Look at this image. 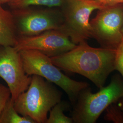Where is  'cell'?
Wrapping results in <instances>:
<instances>
[{
    "label": "cell",
    "mask_w": 123,
    "mask_h": 123,
    "mask_svg": "<svg viewBox=\"0 0 123 123\" xmlns=\"http://www.w3.org/2000/svg\"><path fill=\"white\" fill-rule=\"evenodd\" d=\"M115 53L116 49L93 48L84 41L70 51L50 58L59 68L81 75L100 89L115 70Z\"/></svg>",
    "instance_id": "1"
},
{
    "label": "cell",
    "mask_w": 123,
    "mask_h": 123,
    "mask_svg": "<svg viewBox=\"0 0 123 123\" xmlns=\"http://www.w3.org/2000/svg\"><path fill=\"white\" fill-rule=\"evenodd\" d=\"M62 96L54 84L32 75L28 88L14 101V105L20 115L29 117L36 123H46L48 113L61 100Z\"/></svg>",
    "instance_id": "2"
},
{
    "label": "cell",
    "mask_w": 123,
    "mask_h": 123,
    "mask_svg": "<svg viewBox=\"0 0 123 123\" xmlns=\"http://www.w3.org/2000/svg\"><path fill=\"white\" fill-rule=\"evenodd\" d=\"M123 98V81L115 75L110 84L92 93L89 87L80 93L71 113L74 123H95L109 106Z\"/></svg>",
    "instance_id": "3"
},
{
    "label": "cell",
    "mask_w": 123,
    "mask_h": 123,
    "mask_svg": "<svg viewBox=\"0 0 123 123\" xmlns=\"http://www.w3.org/2000/svg\"><path fill=\"white\" fill-rule=\"evenodd\" d=\"M19 52L27 74L39 76L59 86L67 93L73 106L80 92L89 87L86 82L76 81L64 74L60 68L53 63L50 57L38 51L23 50Z\"/></svg>",
    "instance_id": "4"
},
{
    "label": "cell",
    "mask_w": 123,
    "mask_h": 123,
    "mask_svg": "<svg viewBox=\"0 0 123 123\" xmlns=\"http://www.w3.org/2000/svg\"><path fill=\"white\" fill-rule=\"evenodd\" d=\"M96 0H65L60 8L62 22L59 29L77 45L91 38L90 18L92 12L105 6Z\"/></svg>",
    "instance_id": "5"
},
{
    "label": "cell",
    "mask_w": 123,
    "mask_h": 123,
    "mask_svg": "<svg viewBox=\"0 0 123 123\" xmlns=\"http://www.w3.org/2000/svg\"><path fill=\"white\" fill-rule=\"evenodd\" d=\"M123 4L107 5L90 21L91 38L102 48L116 49L123 38Z\"/></svg>",
    "instance_id": "6"
},
{
    "label": "cell",
    "mask_w": 123,
    "mask_h": 123,
    "mask_svg": "<svg viewBox=\"0 0 123 123\" xmlns=\"http://www.w3.org/2000/svg\"><path fill=\"white\" fill-rule=\"evenodd\" d=\"M18 37L37 35L45 31L59 29L62 22L61 10L32 6L12 10Z\"/></svg>",
    "instance_id": "7"
},
{
    "label": "cell",
    "mask_w": 123,
    "mask_h": 123,
    "mask_svg": "<svg viewBox=\"0 0 123 123\" xmlns=\"http://www.w3.org/2000/svg\"><path fill=\"white\" fill-rule=\"evenodd\" d=\"M0 78L7 84L13 101L30 84L31 77L25 73L20 53L14 47L0 45Z\"/></svg>",
    "instance_id": "8"
},
{
    "label": "cell",
    "mask_w": 123,
    "mask_h": 123,
    "mask_svg": "<svg viewBox=\"0 0 123 123\" xmlns=\"http://www.w3.org/2000/svg\"><path fill=\"white\" fill-rule=\"evenodd\" d=\"M76 45L61 30L52 29L37 35L18 37L14 47L18 52L34 50L52 57L70 51Z\"/></svg>",
    "instance_id": "9"
},
{
    "label": "cell",
    "mask_w": 123,
    "mask_h": 123,
    "mask_svg": "<svg viewBox=\"0 0 123 123\" xmlns=\"http://www.w3.org/2000/svg\"><path fill=\"white\" fill-rule=\"evenodd\" d=\"M18 37L12 13L0 4V45L14 47Z\"/></svg>",
    "instance_id": "10"
},
{
    "label": "cell",
    "mask_w": 123,
    "mask_h": 123,
    "mask_svg": "<svg viewBox=\"0 0 123 123\" xmlns=\"http://www.w3.org/2000/svg\"><path fill=\"white\" fill-rule=\"evenodd\" d=\"M0 123H36L28 116H22L15 110L11 97L0 116Z\"/></svg>",
    "instance_id": "11"
},
{
    "label": "cell",
    "mask_w": 123,
    "mask_h": 123,
    "mask_svg": "<svg viewBox=\"0 0 123 123\" xmlns=\"http://www.w3.org/2000/svg\"><path fill=\"white\" fill-rule=\"evenodd\" d=\"M65 0H12L7 4L12 9H21L34 6H43L49 8H61Z\"/></svg>",
    "instance_id": "12"
},
{
    "label": "cell",
    "mask_w": 123,
    "mask_h": 123,
    "mask_svg": "<svg viewBox=\"0 0 123 123\" xmlns=\"http://www.w3.org/2000/svg\"><path fill=\"white\" fill-rule=\"evenodd\" d=\"M70 104L66 101H61L57 103L50 111V115L46 123H73L71 117L65 115L64 112L68 110Z\"/></svg>",
    "instance_id": "13"
},
{
    "label": "cell",
    "mask_w": 123,
    "mask_h": 123,
    "mask_svg": "<svg viewBox=\"0 0 123 123\" xmlns=\"http://www.w3.org/2000/svg\"><path fill=\"white\" fill-rule=\"evenodd\" d=\"M106 110L107 113L105 116L106 120L115 123H123V113L119 107H118L113 104Z\"/></svg>",
    "instance_id": "14"
},
{
    "label": "cell",
    "mask_w": 123,
    "mask_h": 123,
    "mask_svg": "<svg viewBox=\"0 0 123 123\" xmlns=\"http://www.w3.org/2000/svg\"><path fill=\"white\" fill-rule=\"evenodd\" d=\"M114 67L115 70L119 71L123 78V37L119 47L116 49Z\"/></svg>",
    "instance_id": "15"
},
{
    "label": "cell",
    "mask_w": 123,
    "mask_h": 123,
    "mask_svg": "<svg viewBox=\"0 0 123 123\" xmlns=\"http://www.w3.org/2000/svg\"><path fill=\"white\" fill-rule=\"evenodd\" d=\"M11 97V92L8 87L0 84V116Z\"/></svg>",
    "instance_id": "16"
},
{
    "label": "cell",
    "mask_w": 123,
    "mask_h": 123,
    "mask_svg": "<svg viewBox=\"0 0 123 123\" xmlns=\"http://www.w3.org/2000/svg\"><path fill=\"white\" fill-rule=\"evenodd\" d=\"M107 5L123 4V0H96Z\"/></svg>",
    "instance_id": "17"
},
{
    "label": "cell",
    "mask_w": 123,
    "mask_h": 123,
    "mask_svg": "<svg viewBox=\"0 0 123 123\" xmlns=\"http://www.w3.org/2000/svg\"><path fill=\"white\" fill-rule=\"evenodd\" d=\"M12 0H0V4L2 5L5 4H8Z\"/></svg>",
    "instance_id": "18"
},
{
    "label": "cell",
    "mask_w": 123,
    "mask_h": 123,
    "mask_svg": "<svg viewBox=\"0 0 123 123\" xmlns=\"http://www.w3.org/2000/svg\"><path fill=\"white\" fill-rule=\"evenodd\" d=\"M122 100L120 102V105H119V107L120 108V109L122 111L123 113V98H122Z\"/></svg>",
    "instance_id": "19"
},
{
    "label": "cell",
    "mask_w": 123,
    "mask_h": 123,
    "mask_svg": "<svg viewBox=\"0 0 123 123\" xmlns=\"http://www.w3.org/2000/svg\"><path fill=\"white\" fill-rule=\"evenodd\" d=\"M122 35L123 36V28H122Z\"/></svg>",
    "instance_id": "20"
}]
</instances>
